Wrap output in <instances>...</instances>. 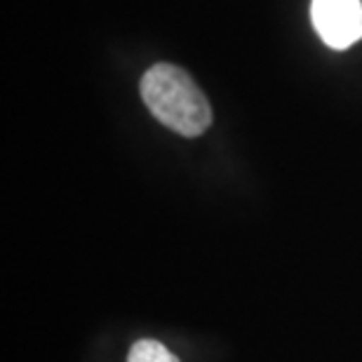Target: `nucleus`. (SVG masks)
<instances>
[{
	"label": "nucleus",
	"mask_w": 362,
	"mask_h": 362,
	"mask_svg": "<svg viewBox=\"0 0 362 362\" xmlns=\"http://www.w3.org/2000/svg\"><path fill=\"white\" fill-rule=\"evenodd\" d=\"M127 362H179V358L156 339H139L129 349Z\"/></svg>",
	"instance_id": "obj_3"
},
{
	"label": "nucleus",
	"mask_w": 362,
	"mask_h": 362,
	"mask_svg": "<svg viewBox=\"0 0 362 362\" xmlns=\"http://www.w3.org/2000/svg\"><path fill=\"white\" fill-rule=\"evenodd\" d=\"M310 19L332 49H349L362 38V0H310Z\"/></svg>",
	"instance_id": "obj_2"
},
{
	"label": "nucleus",
	"mask_w": 362,
	"mask_h": 362,
	"mask_svg": "<svg viewBox=\"0 0 362 362\" xmlns=\"http://www.w3.org/2000/svg\"><path fill=\"white\" fill-rule=\"evenodd\" d=\"M141 99L158 122L181 136H200L212 125V106L193 78L175 64H156L141 78Z\"/></svg>",
	"instance_id": "obj_1"
}]
</instances>
